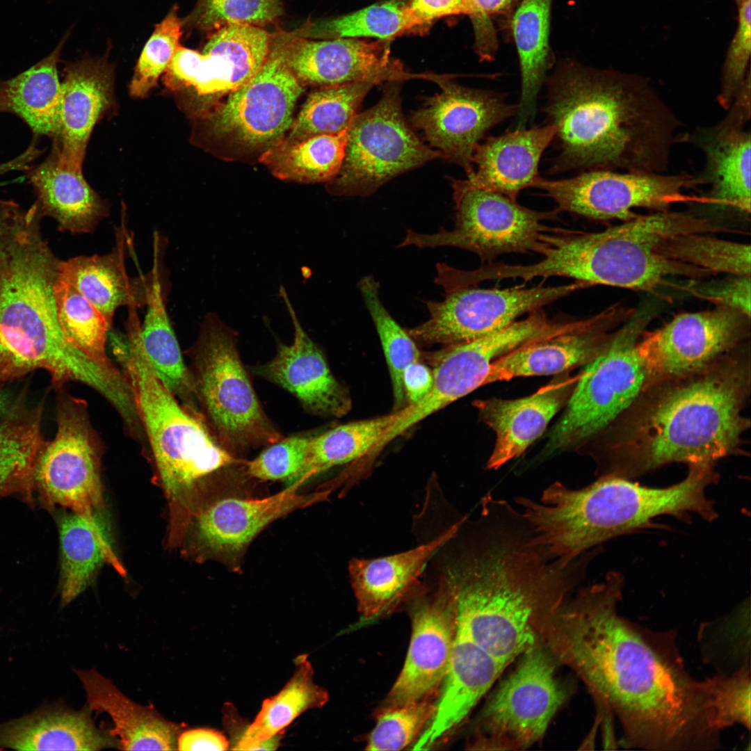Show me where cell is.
Masks as SVG:
<instances>
[{"label":"cell","mask_w":751,"mask_h":751,"mask_svg":"<svg viewBox=\"0 0 751 751\" xmlns=\"http://www.w3.org/2000/svg\"><path fill=\"white\" fill-rule=\"evenodd\" d=\"M435 701L426 698L394 706H385L368 737L367 750H400L409 745L430 720Z\"/></svg>","instance_id":"cell-48"},{"label":"cell","mask_w":751,"mask_h":751,"mask_svg":"<svg viewBox=\"0 0 751 751\" xmlns=\"http://www.w3.org/2000/svg\"><path fill=\"white\" fill-rule=\"evenodd\" d=\"M311 437L293 435L268 445L255 458L245 461V473L260 481H291L302 469Z\"/></svg>","instance_id":"cell-52"},{"label":"cell","mask_w":751,"mask_h":751,"mask_svg":"<svg viewBox=\"0 0 751 751\" xmlns=\"http://www.w3.org/2000/svg\"><path fill=\"white\" fill-rule=\"evenodd\" d=\"M623 579L610 573L566 610L568 647L594 692L617 716L627 745L657 750L718 748L707 679L687 672L672 634L620 616Z\"/></svg>","instance_id":"cell-1"},{"label":"cell","mask_w":751,"mask_h":751,"mask_svg":"<svg viewBox=\"0 0 751 751\" xmlns=\"http://www.w3.org/2000/svg\"><path fill=\"white\" fill-rule=\"evenodd\" d=\"M282 13L280 0H200L191 18L197 28L213 32L232 24L263 27Z\"/></svg>","instance_id":"cell-50"},{"label":"cell","mask_w":751,"mask_h":751,"mask_svg":"<svg viewBox=\"0 0 751 751\" xmlns=\"http://www.w3.org/2000/svg\"><path fill=\"white\" fill-rule=\"evenodd\" d=\"M647 318L636 312L585 365L564 412L549 433L544 455L579 447L600 435L649 386V376L637 347Z\"/></svg>","instance_id":"cell-9"},{"label":"cell","mask_w":751,"mask_h":751,"mask_svg":"<svg viewBox=\"0 0 751 751\" xmlns=\"http://www.w3.org/2000/svg\"><path fill=\"white\" fill-rule=\"evenodd\" d=\"M503 669L492 656L456 629L449 668L433 716L412 749L430 748L460 725Z\"/></svg>","instance_id":"cell-28"},{"label":"cell","mask_w":751,"mask_h":751,"mask_svg":"<svg viewBox=\"0 0 751 751\" xmlns=\"http://www.w3.org/2000/svg\"><path fill=\"white\" fill-rule=\"evenodd\" d=\"M750 320L737 310L716 306L679 314L662 327L644 331L637 347L649 385L701 371L746 344Z\"/></svg>","instance_id":"cell-16"},{"label":"cell","mask_w":751,"mask_h":751,"mask_svg":"<svg viewBox=\"0 0 751 751\" xmlns=\"http://www.w3.org/2000/svg\"><path fill=\"white\" fill-rule=\"evenodd\" d=\"M470 17L474 35V49L482 61L495 58L499 43L493 21L501 18L507 26L522 0H469Z\"/></svg>","instance_id":"cell-54"},{"label":"cell","mask_w":751,"mask_h":751,"mask_svg":"<svg viewBox=\"0 0 751 751\" xmlns=\"http://www.w3.org/2000/svg\"><path fill=\"white\" fill-rule=\"evenodd\" d=\"M65 40L29 70L0 81V112L14 113L34 133L54 138L58 134L62 97L57 64Z\"/></svg>","instance_id":"cell-38"},{"label":"cell","mask_w":751,"mask_h":751,"mask_svg":"<svg viewBox=\"0 0 751 751\" xmlns=\"http://www.w3.org/2000/svg\"><path fill=\"white\" fill-rule=\"evenodd\" d=\"M412 14L428 29L437 19L449 15H468L469 0H408Z\"/></svg>","instance_id":"cell-56"},{"label":"cell","mask_w":751,"mask_h":751,"mask_svg":"<svg viewBox=\"0 0 751 751\" xmlns=\"http://www.w3.org/2000/svg\"><path fill=\"white\" fill-rule=\"evenodd\" d=\"M280 295L291 318L293 341L290 345L278 344L275 357L257 366L255 372L293 394L310 414L334 417L346 414L352 405L349 393L333 376L321 348L304 330L282 286Z\"/></svg>","instance_id":"cell-23"},{"label":"cell","mask_w":751,"mask_h":751,"mask_svg":"<svg viewBox=\"0 0 751 751\" xmlns=\"http://www.w3.org/2000/svg\"><path fill=\"white\" fill-rule=\"evenodd\" d=\"M735 1H738V0H735Z\"/></svg>","instance_id":"cell-61"},{"label":"cell","mask_w":751,"mask_h":751,"mask_svg":"<svg viewBox=\"0 0 751 751\" xmlns=\"http://www.w3.org/2000/svg\"><path fill=\"white\" fill-rule=\"evenodd\" d=\"M465 518L427 543L410 550L373 559L353 558L351 586L363 623L394 610L417 590L427 561L458 533Z\"/></svg>","instance_id":"cell-27"},{"label":"cell","mask_w":751,"mask_h":751,"mask_svg":"<svg viewBox=\"0 0 751 751\" xmlns=\"http://www.w3.org/2000/svg\"><path fill=\"white\" fill-rule=\"evenodd\" d=\"M29 177L41 216L54 218L60 232L90 233L108 214L106 201L90 186L82 170L61 161L55 143L50 155Z\"/></svg>","instance_id":"cell-30"},{"label":"cell","mask_w":751,"mask_h":751,"mask_svg":"<svg viewBox=\"0 0 751 751\" xmlns=\"http://www.w3.org/2000/svg\"><path fill=\"white\" fill-rule=\"evenodd\" d=\"M291 36L292 33L273 36L260 70L202 116L208 134L240 149L261 153L283 138L304 90L286 61Z\"/></svg>","instance_id":"cell-11"},{"label":"cell","mask_w":751,"mask_h":751,"mask_svg":"<svg viewBox=\"0 0 751 751\" xmlns=\"http://www.w3.org/2000/svg\"><path fill=\"white\" fill-rule=\"evenodd\" d=\"M300 481L262 499L229 497L213 503L195 522L200 547L218 556H233L244 551L268 524L295 510L328 499L330 488L307 494L298 489Z\"/></svg>","instance_id":"cell-24"},{"label":"cell","mask_w":751,"mask_h":751,"mask_svg":"<svg viewBox=\"0 0 751 751\" xmlns=\"http://www.w3.org/2000/svg\"><path fill=\"white\" fill-rule=\"evenodd\" d=\"M695 228L691 214L665 210L637 215L600 232L563 229L550 240L548 268L553 276L588 286L654 292L670 277L699 275L697 268L669 259L658 250L664 240Z\"/></svg>","instance_id":"cell-7"},{"label":"cell","mask_w":751,"mask_h":751,"mask_svg":"<svg viewBox=\"0 0 751 751\" xmlns=\"http://www.w3.org/2000/svg\"><path fill=\"white\" fill-rule=\"evenodd\" d=\"M348 128L295 142L279 141L263 152L259 161L282 180L301 183L330 181L343 164Z\"/></svg>","instance_id":"cell-41"},{"label":"cell","mask_w":751,"mask_h":751,"mask_svg":"<svg viewBox=\"0 0 751 751\" xmlns=\"http://www.w3.org/2000/svg\"><path fill=\"white\" fill-rule=\"evenodd\" d=\"M634 313L617 303L582 328L528 341L495 360L484 385L518 377L558 375L586 365L608 345L615 328Z\"/></svg>","instance_id":"cell-22"},{"label":"cell","mask_w":751,"mask_h":751,"mask_svg":"<svg viewBox=\"0 0 751 751\" xmlns=\"http://www.w3.org/2000/svg\"><path fill=\"white\" fill-rule=\"evenodd\" d=\"M427 29L410 11L408 0H389L300 30L305 38H376L388 40Z\"/></svg>","instance_id":"cell-42"},{"label":"cell","mask_w":751,"mask_h":751,"mask_svg":"<svg viewBox=\"0 0 751 751\" xmlns=\"http://www.w3.org/2000/svg\"><path fill=\"white\" fill-rule=\"evenodd\" d=\"M432 356L430 390L417 403L396 412L395 419L370 451L371 458L410 427L482 385L481 376L460 345L446 346Z\"/></svg>","instance_id":"cell-40"},{"label":"cell","mask_w":751,"mask_h":751,"mask_svg":"<svg viewBox=\"0 0 751 751\" xmlns=\"http://www.w3.org/2000/svg\"><path fill=\"white\" fill-rule=\"evenodd\" d=\"M401 82H385L378 102L352 120L343 164L328 181L331 193L368 196L392 178L442 157L407 124L401 106Z\"/></svg>","instance_id":"cell-10"},{"label":"cell","mask_w":751,"mask_h":751,"mask_svg":"<svg viewBox=\"0 0 751 751\" xmlns=\"http://www.w3.org/2000/svg\"><path fill=\"white\" fill-rule=\"evenodd\" d=\"M26 391L0 417V496L17 495L32 505L34 466L45 441L41 431L44 401L29 406Z\"/></svg>","instance_id":"cell-36"},{"label":"cell","mask_w":751,"mask_h":751,"mask_svg":"<svg viewBox=\"0 0 751 751\" xmlns=\"http://www.w3.org/2000/svg\"><path fill=\"white\" fill-rule=\"evenodd\" d=\"M698 185L687 173L666 175L591 170L572 178L549 180L539 176L533 187L544 191L555 210L594 220L623 221L637 216L636 208L668 210L679 203L702 204L703 196H690L687 188Z\"/></svg>","instance_id":"cell-13"},{"label":"cell","mask_w":751,"mask_h":751,"mask_svg":"<svg viewBox=\"0 0 751 751\" xmlns=\"http://www.w3.org/2000/svg\"><path fill=\"white\" fill-rule=\"evenodd\" d=\"M411 613L412 630L407 654L385 706L431 697L443 681L456 632L455 602L445 575L435 593L415 600Z\"/></svg>","instance_id":"cell-18"},{"label":"cell","mask_w":751,"mask_h":751,"mask_svg":"<svg viewBox=\"0 0 751 751\" xmlns=\"http://www.w3.org/2000/svg\"><path fill=\"white\" fill-rule=\"evenodd\" d=\"M455 225L433 234L407 230L399 248L454 247L477 255L491 263L500 255L533 251L540 234L548 227L542 222L558 212L528 209L506 196L473 189L454 194Z\"/></svg>","instance_id":"cell-14"},{"label":"cell","mask_w":751,"mask_h":751,"mask_svg":"<svg viewBox=\"0 0 751 751\" xmlns=\"http://www.w3.org/2000/svg\"><path fill=\"white\" fill-rule=\"evenodd\" d=\"M41 218L35 206L17 207L0 228V383L44 369L56 389L78 382L103 393L112 369L72 345L59 324L54 286L60 260L42 236Z\"/></svg>","instance_id":"cell-4"},{"label":"cell","mask_w":751,"mask_h":751,"mask_svg":"<svg viewBox=\"0 0 751 751\" xmlns=\"http://www.w3.org/2000/svg\"><path fill=\"white\" fill-rule=\"evenodd\" d=\"M57 430L45 440L37 457L33 487L44 506L67 508L78 513L102 506L100 441L89 418L86 402L63 387L56 389Z\"/></svg>","instance_id":"cell-12"},{"label":"cell","mask_w":751,"mask_h":751,"mask_svg":"<svg viewBox=\"0 0 751 751\" xmlns=\"http://www.w3.org/2000/svg\"><path fill=\"white\" fill-rule=\"evenodd\" d=\"M433 382V371L417 361L410 364L404 370L403 385L407 405L422 399L430 390Z\"/></svg>","instance_id":"cell-58"},{"label":"cell","mask_w":751,"mask_h":751,"mask_svg":"<svg viewBox=\"0 0 751 751\" xmlns=\"http://www.w3.org/2000/svg\"><path fill=\"white\" fill-rule=\"evenodd\" d=\"M396 416L389 414L339 425L313 436L305 463L289 484L307 481L331 468L366 456Z\"/></svg>","instance_id":"cell-43"},{"label":"cell","mask_w":751,"mask_h":751,"mask_svg":"<svg viewBox=\"0 0 751 751\" xmlns=\"http://www.w3.org/2000/svg\"><path fill=\"white\" fill-rule=\"evenodd\" d=\"M523 654L487 704L483 718L489 730L524 748L544 734L565 695L544 651L533 647Z\"/></svg>","instance_id":"cell-20"},{"label":"cell","mask_w":751,"mask_h":751,"mask_svg":"<svg viewBox=\"0 0 751 751\" xmlns=\"http://www.w3.org/2000/svg\"><path fill=\"white\" fill-rule=\"evenodd\" d=\"M158 267V258L154 255L153 280L146 303L147 309L140 328L143 346L164 385L187 409L201 416L192 377L184 362L167 314Z\"/></svg>","instance_id":"cell-39"},{"label":"cell","mask_w":751,"mask_h":751,"mask_svg":"<svg viewBox=\"0 0 751 751\" xmlns=\"http://www.w3.org/2000/svg\"><path fill=\"white\" fill-rule=\"evenodd\" d=\"M58 134L54 138L61 161L82 170L92 131L113 102V77L105 61L81 60L64 70Z\"/></svg>","instance_id":"cell-29"},{"label":"cell","mask_w":751,"mask_h":751,"mask_svg":"<svg viewBox=\"0 0 751 751\" xmlns=\"http://www.w3.org/2000/svg\"><path fill=\"white\" fill-rule=\"evenodd\" d=\"M558 374L534 394L517 399L492 398L474 403L481 421L496 434L492 453L487 462L497 469L520 456L540 437L556 414L565 406L579 379V373Z\"/></svg>","instance_id":"cell-26"},{"label":"cell","mask_w":751,"mask_h":751,"mask_svg":"<svg viewBox=\"0 0 751 751\" xmlns=\"http://www.w3.org/2000/svg\"><path fill=\"white\" fill-rule=\"evenodd\" d=\"M117 747L109 734L97 729L89 710L47 706L20 718L0 722V750H99Z\"/></svg>","instance_id":"cell-32"},{"label":"cell","mask_w":751,"mask_h":751,"mask_svg":"<svg viewBox=\"0 0 751 751\" xmlns=\"http://www.w3.org/2000/svg\"><path fill=\"white\" fill-rule=\"evenodd\" d=\"M376 85L373 81H358L318 87L307 97L281 140L295 143L348 129L363 99Z\"/></svg>","instance_id":"cell-44"},{"label":"cell","mask_w":751,"mask_h":751,"mask_svg":"<svg viewBox=\"0 0 751 751\" xmlns=\"http://www.w3.org/2000/svg\"><path fill=\"white\" fill-rule=\"evenodd\" d=\"M295 666L289 681L277 694L263 702L255 720L232 743V750H276L284 729L303 712L328 701L327 691L314 681L307 656H298Z\"/></svg>","instance_id":"cell-37"},{"label":"cell","mask_w":751,"mask_h":751,"mask_svg":"<svg viewBox=\"0 0 751 751\" xmlns=\"http://www.w3.org/2000/svg\"><path fill=\"white\" fill-rule=\"evenodd\" d=\"M12 402L10 395L6 390L0 389V417L8 410Z\"/></svg>","instance_id":"cell-59"},{"label":"cell","mask_w":751,"mask_h":751,"mask_svg":"<svg viewBox=\"0 0 751 751\" xmlns=\"http://www.w3.org/2000/svg\"><path fill=\"white\" fill-rule=\"evenodd\" d=\"M717 478L711 466L690 465L679 483L649 487L629 479L604 475L578 490L556 482L540 502L516 497L528 522L533 545L551 559L569 564L611 538L645 527L660 515L694 512L706 520L717 517L705 489Z\"/></svg>","instance_id":"cell-5"},{"label":"cell","mask_w":751,"mask_h":751,"mask_svg":"<svg viewBox=\"0 0 751 751\" xmlns=\"http://www.w3.org/2000/svg\"><path fill=\"white\" fill-rule=\"evenodd\" d=\"M358 288L378 332L391 377L394 412L405 407L403 375L411 363L419 361L420 352L413 338L394 320L382 303L379 284L372 275L360 279Z\"/></svg>","instance_id":"cell-46"},{"label":"cell","mask_w":751,"mask_h":751,"mask_svg":"<svg viewBox=\"0 0 751 751\" xmlns=\"http://www.w3.org/2000/svg\"><path fill=\"white\" fill-rule=\"evenodd\" d=\"M430 80L441 91L413 111L410 122L442 157L469 176L476 146L493 127L516 115L518 105L507 103L506 95L465 87L448 77L432 74Z\"/></svg>","instance_id":"cell-17"},{"label":"cell","mask_w":751,"mask_h":751,"mask_svg":"<svg viewBox=\"0 0 751 751\" xmlns=\"http://www.w3.org/2000/svg\"><path fill=\"white\" fill-rule=\"evenodd\" d=\"M59 535L62 606L70 604L85 590L105 563L121 576L126 575V570L115 554L104 524L97 512H73L62 517Z\"/></svg>","instance_id":"cell-34"},{"label":"cell","mask_w":751,"mask_h":751,"mask_svg":"<svg viewBox=\"0 0 751 751\" xmlns=\"http://www.w3.org/2000/svg\"><path fill=\"white\" fill-rule=\"evenodd\" d=\"M659 252L678 262L714 273L750 275V245L706 233L672 236L659 246Z\"/></svg>","instance_id":"cell-47"},{"label":"cell","mask_w":751,"mask_h":751,"mask_svg":"<svg viewBox=\"0 0 751 751\" xmlns=\"http://www.w3.org/2000/svg\"><path fill=\"white\" fill-rule=\"evenodd\" d=\"M123 247L104 255L78 256L60 260V275L104 316L111 329L121 306L146 305L153 280H130L126 273Z\"/></svg>","instance_id":"cell-33"},{"label":"cell","mask_w":751,"mask_h":751,"mask_svg":"<svg viewBox=\"0 0 751 751\" xmlns=\"http://www.w3.org/2000/svg\"><path fill=\"white\" fill-rule=\"evenodd\" d=\"M552 0H522L507 27L515 42L521 71L517 128L535 116L539 92L555 58L549 43Z\"/></svg>","instance_id":"cell-35"},{"label":"cell","mask_w":751,"mask_h":751,"mask_svg":"<svg viewBox=\"0 0 751 751\" xmlns=\"http://www.w3.org/2000/svg\"><path fill=\"white\" fill-rule=\"evenodd\" d=\"M58 319L67 340L96 363L115 366L105 350L111 330L102 313L60 273L54 286Z\"/></svg>","instance_id":"cell-45"},{"label":"cell","mask_w":751,"mask_h":751,"mask_svg":"<svg viewBox=\"0 0 751 751\" xmlns=\"http://www.w3.org/2000/svg\"><path fill=\"white\" fill-rule=\"evenodd\" d=\"M181 28V22L175 9L156 25L136 65L129 86L131 96L145 97L157 85L179 46Z\"/></svg>","instance_id":"cell-49"},{"label":"cell","mask_w":751,"mask_h":751,"mask_svg":"<svg viewBox=\"0 0 751 751\" xmlns=\"http://www.w3.org/2000/svg\"><path fill=\"white\" fill-rule=\"evenodd\" d=\"M750 375L747 344L701 371L649 385L602 433L601 476L629 479L734 454L750 424L743 414Z\"/></svg>","instance_id":"cell-2"},{"label":"cell","mask_w":751,"mask_h":751,"mask_svg":"<svg viewBox=\"0 0 751 751\" xmlns=\"http://www.w3.org/2000/svg\"><path fill=\"white\" fill-rule=\"evenodd\" d=\"M189 350V369L204 421L217 443L237 457L283 437L266 414L237 347V332L208 313Z\"/></svg>","instance_id":"cell-8"},{"label":"cell","mask_w":751,"mask_h":751,"mask_svg":"<svg viewBox=\"0 0 751 751\" xmlns=\"http://www.w3.org/2000/svg\"><path fill=\"white\" fill-rule=\"evenodd\" d=\"M750 74L726 116L711 127L697 129L686 138L705 157L699 185L709 186L704 205L750 213L751 134L746 124L751 117Z\"/></svg>","instance_id":"cell-19"},{"label":"cell","mask_w":751,"mask_h":751,"mask_svg":"<svg viewBox=\"0 0 751 751\" xmlns=\"http://www.w3.org/2000/svg\"><path fill=\"white\" fill-rule=\"evenodd\" d=\"M556 133L549 123L487 138L474 150L473 172L466 179H453V195L481 189L517 201L520 191L533 187L539 177L540 160Z\"/></svg>","instance_id":"cell-25"},{"label":"cell","mask_w":751,"mask_h":751,"mask_svg":"<svg viewBox=\"0 0 751 751\" xmlns=\"http://www.w3.org/2000/svg\"><path fill=\"white\" fill-rule=\"evenodd\" d=\"M138 317L127 336L111 339L132 392L145 438L168 501L170 531L187 528L192 490L203 479L244 462L215 440L203 419L187 409L159 378L143 346Z\"/></svg>","instance_id":"cell-6"},{"label":"cell","mask_w":751,"mask_h":751,"mask_svg":"<svg viewBox=\"0 0 751 751\" xmlns=\"http://www.w3.org/2000/svg\"><path fill=\"white\" fill-rule=\"evenodd\" d=\"M750 275H733L723 280L693 283L686 289L716 306L729 307L750 317Z\"/></svg>","instance_id":"cell-55"},{"label":"cell","mask_w":751,"mask_h":751,"mask_svg":"<svg viewBox=\"0 0 751 751\" xmlns=\"http://www.w3.org/2000/svg\"><path fill=\"white\" fill-rule=\"evenodd\" d=\"M177 745L179 750L223 751L229 748V742L223 734L216 730L197 728L179 734Z\"/></svg>","instance_id":"cell-57"},{"label":"cell","mask_w":751,"mask_h":751,"mask_svg":"<svg viewBox=\"0 0 751 751\" xmlns=\"http://www.w3.org/2000/svg\"><path fill=\"white\" fill-rule=\"evenodd\" d=\"M85 689L87 709L107 713L114 725L109 734L123 750H177L179 727L150 707L122 693L96 670H76Z\"/></svg>","instance_id":"cell-31"},{"label":"cell","mask_w":751,"mask_h":751,"mask_svg":"<svg viewBox=\"0 0 751 751\" xmlns=\"http://www.w3.org/2000/svg\"><path fill=\"white\" fill-rule=\"evenodd\" d=\"M751 0H738V25L729 44L722 67L720 88L717 99L728 109L750 72Z\"/></svg>","instance_id":"cell-53"},{"label":"cell","mask_w":751,"mask_h":751,"mask_svg":"<svg viewBox=\"0 0 751 751\" xmlns=\"http://www.w3.org/2000/svg\"><path fill=\"white\" fill-rule=\"evenodd\" d=\"M4 202H5L4 200H0V227H1V223L3 211Z\"/></svg>","instance_id":"cell-60"},{"label":"cell","mask_w":751,"mask_h":751,"mask_svg":"<svg viewBox=\"0 0 751 751\" xmlns=\"http://www.w3.org/2000/svg\"><path fill=\"white\" fill-rule=\"evenodd\" d=\"M714 722L720 730L735 724L750 728V669L741 668L728 675L709 678Z\"/></svg>","instance_id":"cell-51"},{"label":"cell","mask_w":751,"mask_h":751,"mask_svg":"<svg viewBox=\"0 0 751 751\" xmlns=\"http://www.w3.org/2000/svg\"><path fill=\"white\" fill-rule=\"evenodd\" d=\"M388 40L356 38L312 40L292 33L286 61L303 85L317 87L358 81L377 84L412 79L391 56Z\"/></svg>","instance_id":"cell-21"},{"label":"cell","mask_w":751,"mask_h":751,"mask_svg":"<svg viewBox=\"0 0 751 751\" xmlns=\"http://www.w3.org/2000/svg\"><path fill=\"white\" fill-rule=\"evenodd\" d=\"M586 287L575 281L528 289L459 288L446 292L441 301H426L429 318L407 331L424 344L463 343L502 329L522 315Z\"/></svg>","instance_id":"cell-15"},{"label":"cell","mask_w":751,"mask_h":751,"mask_svg":"<svg viewBox=\"0 0 751 751\" xmlns=\"http://www.w3.org/2000/svg\"><path fill=\"white\" fill-rule=\"evenodd\" d=\"M545 82L560 147L550 173L667 170L679 123L647 79L567 59Z\"/></svg>","instance_id":"cell-3"}]
</instances>
